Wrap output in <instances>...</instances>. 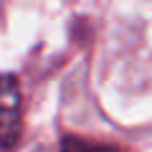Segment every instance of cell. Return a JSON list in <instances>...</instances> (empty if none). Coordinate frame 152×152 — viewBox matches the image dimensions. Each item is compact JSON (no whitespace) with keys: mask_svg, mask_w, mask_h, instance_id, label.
<instances>
[{"mask_svg":"<svg viewBox=\"0 0 152 152\" xmlns=\"http://www.w3.org/2000/svg\"><path fill=\"white\" fill-rule=\"evenodd\" d=\"M23 132V96L13 74H0V147L13 150Z\"/></svg>","mask_w":152,"mask_h":152,"instance_id":"obj_1","label":"cell"},{"mask_svg":"<svg viewBox=\"0 0 152 152\" xmlns=\"http://www.w3.org/2000/svg\"><path fill=\"white\" fill-rule=\"evenodd\" d=\"M61 152H122V150L114 145H96V142L84 140V137L66 134L61 140Z\"/></svg>","mask_w":152,"mask_h":152,"instance_id":"obj_2","label":"cell"}]
</instances>
